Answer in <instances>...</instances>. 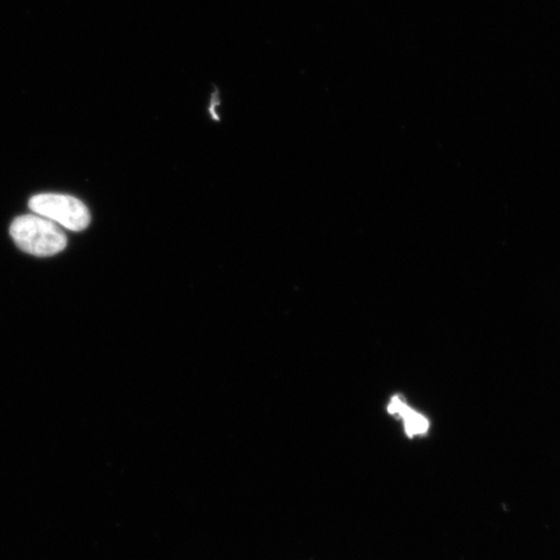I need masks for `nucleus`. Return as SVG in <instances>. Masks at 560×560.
I'll return each instance as SVG.
<instances>
[{
    "instance_id": "obj_2",
    "label": "nucleus",
    "mask_w": 560,
    "mask_h": 560,
    "mask_svg": "<svg viewBox=\"0 0 560 560\" xmlns=\"http://www.w3.org/2000/svg\"><path fill=\"white\" fill-rule=\"evenodd\" d=\"M34 214L45 217L58 226L72 231L88 229L91 222L89 209L73 196L60 194L35 195L30 201Z\"/></svg>"
},
{
    "instance_id": "obj_3",
    "label": "nucleus",
    "mask_w": 560,
    "mask_h": 560,
    "mask_svg": "<svg viewBox=\"0 0 560 560\" xmlns=\"http://www.w3.org/2000/svg\"><path fill=\"white\" fill-rule=\"evenodd\" d=\"M392 416L400 417L404 420L406 435L412 439L417 435H425L429 432L430 423L423 416L411 410L408 405L400 400V397L392 398L388 405Z\"/></svg>"
},
{
    "instance_id": "obj_1",
    "label": "nucleus",
    "mask_w": 560,
    "mask_h": 560,
    "mask_svg": "<svg viewBox=\"0 0 560 560\" xmlns=\"http://www.w3.org/2000/svg\"><path fill=\"white\" fill-rule=\"evenodd\" d=\"M10 234L21 250L37 257L60 254L67 247V235L60 226L38 214L18 217Z\"/></svg>"
}]
</instances>
